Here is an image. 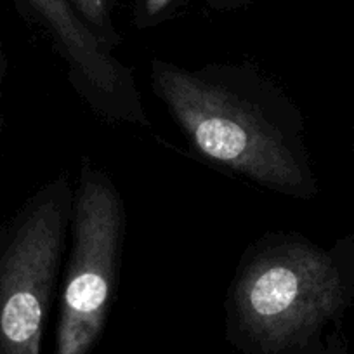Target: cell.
Returning <instances> with one entry per match:
<instances>
[{
  "label": "cell",
  "instance_id": "cell-7",
  "mask_svg": "<svg viewBox=\"0 0 354 354\" xmlns=\"http://www.w3.org/2000/svg\"><path fill=\"white\" fill-rule=\"evenodd\" d=\"M181 0H141L136 11V25L139 28H149L172 15Z\"/></svg>",
  "mask_w": 354,
  "mask_h": 354
},
{
  "label": "cell",
  "instance_id": "cell-10",
  "mask_svg": "<svg viewBox=\"0 0 354 354\" xmlns=\"http://www.w3.org/2000/svg\"><path fill=\"white\" fill-rule=\"evenodd\" d=\"M351 149H353L354 153V127H353V139H351Z\"/></svg>",
  "mask_w": 354,
  "mask_h": 354
},
{
  "label": "cell",
  "instance_id": "cell-3",
  "mask_svg": "<svg viewBox=\"0 0 354 354\" xmlns=\"http://www.w3.org/2000/svg\"><path fill=\"white\" fill-rule=\"evenodd\" d=\"M68 172L0 224V354H40L73 212Z\"/></svg>",
  "mask_w": 354,
  "mask_h": 354
},
{
  "label": "cell",
  "instance_id": "cell-8",
  "mask_svg": "<svg viewBox=\"0 0 354 354\" xmlns=\"http://www.w3.org/2000/svg\"><path fill=\"white\" fill-rule=\"evenodd\" d=\"M9 70H11V61H9L4 42L0 39V136H2V100H4V87L9 77Z\"/></svg>",
  "mask_w": 354,
  "mask_h": 354
},
{
  "label": "cell",
  "instance_id": "cell-2",
  "mask_svg": "<svg viewBox=\"0 0 354 354\" xmlns=\"http://www.w3.org/2000/svg\"><path fill=\"white\" fill-rule=\"evenodd\" d=\"M354 266L294 231L248 245L227 287L226 337L241 354H349Z\"/></svg>",
  "mask_w": 354,
  "mask_h": 354
},
{
  "label": "cell",
  "instance_id": "cell-5",
  "mask_svg": "<svg viewBox=\"0 0 354 354\" xmlns=\"http://www.w3.org/2000/svg\"><path fill=\"white\" fill-rule=\"evenodd\" d=\"M28 18L63 59L66 78L97 118L149 127L134 70L113 56L80 18L70 0H21Z\"/></svg>",
  "mask_w": 354,
  "mask_h": 354
},
{
  "label": "cell",
  "instance_id": "cell-4",
  "mask_svg": "<svg viewBox=\"0 0 354 354\" xmlns=\"http://www.w3.org/2000/svg\"><path fill=\"white\" fill-rule=\"evenodd\" d=\"M125 231L120 189L106 170L84 160L73 189L54 354H91L100 340L117 292Z\"/></svg>",
  "mask_w": 354,
  "mask_h": 354
},
{
  "label": "cell",
  "instance_id": "cell-1",
  "mask_svg": "<svg viewBox=\"0 0 354 354\" xmlns=\"http://www.w3.org/2000/svg\"><path fill=\"white\" fill-rule=\"evenodd\" d=\"M153 91L202 160L295 200L318 195L301 108L255 64H149Z\"/></svg>",
  "mask_w": 354,
  "mask_h": 354
},
{
  "label": "cell",
  "instance_id": "cell-9",
  "mask_svg": "<svg viewBox=\"0 0 354 354\" xmlns=\"http://www.w3.org/2000/svg\"><path fill=\"white\" fill-rule=\"evenodd\" d=\"M210 8L214 11L219 12H230V11H238V9L245 8V6H250L254 0H207Z\"/></svg>",
  "mask_w": 354,
  "mask_h": 354
},
{
  "label": "cell",
  "instance_id": "cell-6",
  "mask_svg": "<svg viewBox=\"0 0 354 354\" xmlns=\"http://www.w3.org/2000/svg\"><path fill=\"white\" fill-rule=\"evenodd\" d=\"M70 4L104 46L113 50L120 44L113 25L115 0H70Z\"/></svg>",
  "mask_w": 354,
  "mask_h": 354
}]
</instances>
